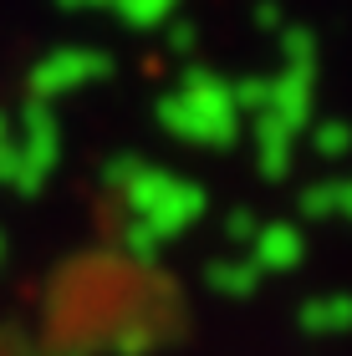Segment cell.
<instances>
[{
  "label": "cell",
  "mask_w": 352,
  "mask_h": 356,
  "mask_svg": "<svg viewBox=\"0 0 352 356\" xmlns=\"http://www.w3.org/2000/svg\"><path fill=\"white\" fill-rule=\"evenodd\" d=\"M113 72V61H107V51H92V46H67V51H52L41 61L36 72H31V87L36 92H61V87H82V82H98V76Z\"/></svg>",
  "instance_id": "1"
},
{
  "label": "cell",
  "mask_w": 352,
  "mask_h": 356,
  "mask_svg": "<svg viewBox=\"0 0 352 356\" xmlns=\"http://www.w3.org/2000/svg\"><path fill=\"white\" fill-rule=\"evenodd\" d=\"M113 6H118V15H123L128 26H138V31H143V26H158V21H169L179 0H113Z\"/></svg>",
  "instance_id": "2"
},
{
  "label": "cell",
  "mask_w": 352,
  "mask_h": 356,
  "mask_svg": "<svg viewBox=\"0 0 352 356\" xmlns=\"http://www.w3.org/2000/svg\"><path fill=\"white\" fill-rule=\"evenodd\" d=\"M281 56L291 61L296 72H307L312 56H316V36H312L307 26H286V31H281Z\"/></svg>",
  "instance_id": "3"
},
{
  "label": "cell",
  "mask_w": 352,
  "mask_h": 356,
  "mask_svg": "<svg viewBox=\"0 0 352 356\" xmlns=\"http://www.w3.org/2000/svg\"><path fill=\"white\" fill-rule=\"evenodd\" d=\"M169 46H174V51H189V46H194V26H174L169 31Z\"/></svg>",
  "instance_id": "4"
},
{
  "label": "cell",
  "mask_w": 352,
  "mask_h": 356,
  "mask_svg": "<svg viewBox=\"0 0 352 356\" xmlns=\"http://www.w3.org/2000/svg\"><path fill=\"white\" fill-rule=\"evenodd\" d=\"M255 21H261V26H281V10L276 6H261V10H255Z\"/></svg>",
  "instance_id": "5"
},
{
  "label": "cell",
  "mask_w": 352,
  "mask_h": 356,
  "mask_svg": "<svg viewBox=\"0 0 352 356\" xmlns=\"http://www.w3.org/2000/svg\"><path fill=\"white\" fill-rule=\"evenodd\" d=\"M61 6H72V10H102V6H113V0H61Z\"/></svg>",
  "instance_id": "6"
}]
</instances>
